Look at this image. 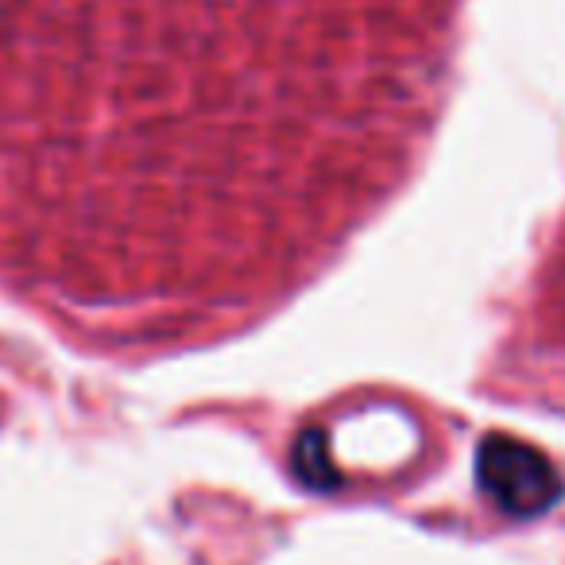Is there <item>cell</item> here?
I'll list each match as a JSON object with an SVG mask.
<instances>
[{
  "label": "cell",
  "instance_id": "6da1fadb",
  "mask_svg": "<svg viewBox=\"0 0 565 565\" xmlns=\"http://www.w3.org/2000/svg\"><path fill=\"white\" fill-rule=\"evenodd\" d=\"M484 477L508 508H534L542 500L539 461L531 454H523V449H488Z\"/></svg>",
  "mask_w": 565,
  "mask_h": 565
}]
</instances>
